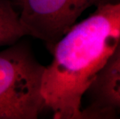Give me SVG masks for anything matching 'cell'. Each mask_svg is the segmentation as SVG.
I'll list each match as a JSON object with an SVG mask.
<instances>
[{"label": "cell", "mask_w": 120, "mask_h": 119, "mask_svg": "<svg viewBox=\"0 0 120 119\" xmlns=\"http://www.w3.org/2000/svg\"><path fill=\"white\" fill-rule=\"evenodd\" d=\"M94 6L50 52L42 95L54 119H82L85 94L120 41V0H100Z\"/></svg>", "instance_id": "1"}, {"label": "cell", "mask_w": 120, "mask_h": 119, "mask_svg": "<svg viewBox=\"0 0 120 119\" xmlns=\"http://www.w3.org/2000/svg\"><path fill=\"white\" fill-rule=\"evenodd\" d=\"M44 70L22 38L0 50V119H36L46 110Z\"/></svg>", "instance_id": "2"}, {"label": "cell", "mask_w": 120, "mask_h": 119, "mask_svg": "<svg viewBox=\"0 0 120 119\" xmlns=\"http://www.w3.org/2000/svg\"><path fill=\"white\" fill-rule=\"evenodd\" d=\"M100 0H22L19 19L27 36L43 42L50 52L81 15Z\"/></svg>", "instance_id": "3"}, {"label": "cell", "mask_w": 120, "mask_h": 119, "mask_svg": "<svg viewBox=\"0 0 120 119\" xmlns=\"http://www.w3.org/2000/svg\"><path fill=\"white\" fill-rule=\"evenodd\" d=\"M82 119L115 118L120 114V41L84 97Z\"/></svg>", "instance_id": "4"}, {"label": "cell", "mask_w": 120, "mask_h": 119, "mask_svg": "<svg viewBox=\"0 0 120 119\" xmlns=\"http://www.w3.org/2000/svg\"><path fill=\"white\" fill-rule=\"evenodd\" d=\"M19 19V10L12 0H0V47H6L26 36Z\"/></svg>", "instance_id": "5"}, {"label": "cell", "mask_w": 120, "mask_h": 119, "mask_svg": "<svg viewBox=\"0 0 120 119\" xmlns=\"http://www.w3.org/2000/svg\"><path fill=\"white\" fill-rule=\"evenodd\" d=\"M12 1L13 2L15 6H16L18 8V9L20 11V9L22 8V0H12Z\"/></svg>", "instance_id": "6"}]
</instances>
